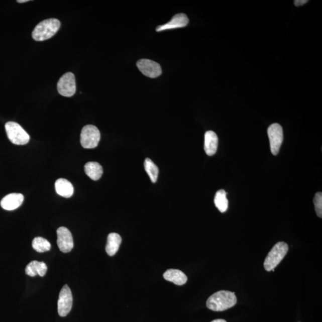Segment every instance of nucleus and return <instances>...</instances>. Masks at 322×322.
Listing matches in <instances>:
<instances>
[{
	"instance_id": "1",
	"label": "nucleus",
	"mask_w": 322,
	"mask_h": 322,
	"mask_svg": "<svg viewBox=\"0 0 322 322\" xmlns=\"http://www.w3.org/2000/svg\"><path fill=\"white\" fill-rule=\"evenodd\" d=\"M237 298L235 292L220 291L212 294L206 301V307L214 311H222L234 307Z\"/></svg>"
},
{
	"instance_id": "2",
	"label": "nucleus",
	"mask_w": 322,
	"mask_h": 322,
	"mask_svg": "<svg viewBox=\"0 0 322 322\" xmlns=\"http://www.w3.org/2000/svg\"><path fill=\"white\" fill-rule=\"evenodd\" d=\"M60 22L58 19H46L38 24L32 33L33 39L37 41H43L53 37L59 30Z\"/></svg>"
},
{
	"instance_id": "3",
	"label": "nucleus",
	"mask_w": 322,
	"mask_h": 322,
	"mask_svg": "<svg viewBox=\"0 0 322 322\" xmlns=\"http://www.w3.org/2000/svg\"><path fill=\"white\" fill-rule=\"evenodd\" d=\"M289 247L288 244L283 242H279L274 246L268 254L264 263V269L267 272L275 269L281 262L288 253Z\"/></svg>"
},
{
	"instance_id": "4",
	"label": "nucleus",
	"mask_w": 322,
	"mask_h": 322,
	"mask_svg": "<svg viewBox=\"0 0 322 322\" xmlns=\"http://www.w3.org/2000/svg\"><path fill=\"white\" fill-rule=\"evenodd\" d=\"M5 129L10 141L14 144L24 145L30 141V136L19 124L10 121L6 124Z\"/></svg>"
},
{
	"instance_id": "5",
	"label": "nucleus",
	"mask_w": 322,
	"mask_h": 322,
	"mask_svg": "<svg viewBox=\"0 0 322 322\" xmlns=\"http://www.w3.org/2000/svg\"><path fill=\"white\" fill-rule=\"evenodd\" d=\"M100 140V131L96 127L87 125L83 127L81 133V144L85 149L96 148Z\"/></svg>"
},
{
	"instance_id": "6",
	"label": "nucleus",
	"mask_w": 322,
	"mask_h": 322,
	"mask_svg": "<svg viewBox=\"0 0 322 322\" xmlns=\"http://www.w3.org/2000/svg\"><path fill=\"white\" fill-rule=\"evenodd\" d=\"M270 140L271 152L274 155L279 154L283 140V129L280 124L275 123L270 126L267 130Z\"/></svg>"
},
{
	"instance_id": "7",
	"label": "nucleus",
	"mask_w": 322,
	"mask_h": 322,
	"mask_svg": "<svg viewBox=\"0 0 322 322\" xmlns=\"http://www.w3.org/2000/svg\"><path fill=\"white\" fill-rule=\"evenodd\" d=\"M57 91L60 95L66 97L73 96L76 92V82L74 74L66 73L57 82Z\"/></svg>"
},
{
	"instance_id": "8",
	"label": "nucleus",
	"mask_w": 322,
	"mask_h": 322,
	"mask_svg": "<svg viewBox=\"0 0 322 322\" xmlns=\"http://www.w3.org/2000/svg\"><path fill=\"white\" fill-rule=\"evenodd\" d=\"M73 304V297L72 292L69 287L66 285L59 294L58 304V313L60 316L65 317L71 311Z\"/></svg>"
},
{
	"instance_id": "9",
	"label": "nucleus",
	"mask_w": 322,
	"mask_h": 322,
	"mask_svg": "<svg viewBox=\"0 0 322 322\" xmlns=\"http://www.w3.org/2000/svg\"><path fill=\"white\" fill-rule=\"evenodd\" d=\"M137 66L143 75L149 78H157L162 74L160 65L152 60L140 59L137 62Z\"/></svg>"
},
{
	"instance_id": "10",
	"label": "nucleus",
	"mask_w": 322,
	"mask_h": 322,
	"mask_svg": "<svg viewBox=\"0 0 322 322\" xmlns=\"http://www.w3.org/2000/svg\"><path fill=\"white\" fill-rule=\"evenodd\" d=\"M57 244L62 253H68L74 248V241L71 232L65 227H60L57 230Z\"/></svg>"
},
{
	"instance_id": "11",
	"label": "nucleus",
	"mask_w": 322,
	"mask_h": 322,
	"mask_svg": "<svg viewBox=\"0 0 322 322\" xmlns=\"http://www.w3.org/2000/svg\"><path fill=\"white\" fill-rule=\"evenodd\" d=\"M189 23V19L187 15L184 14H178L174 16L170 21L164 25H160L156 28L157 32L165 30H173V29L180 28L186 27Z\"/></svg>"
},
{
	"instance_id": "12",
	"label": "nucleus",
	"mask_w": 322,
	"mask_h": 322,
	"mask_svg": "<svg viewBox=\"0 0 322 322\" xmlns=\"http://www.w3.org/2000/svg\"><path fill=\"white\" fill-rule=\"evenodd\" d=\"M24 200V196L21 193H11L3 197L1 201V206L4 209L12 211L19 208Z\"/></svg>"
},
{
	"instance_id": "13",
	"label": "nucleus",
	"mask_w": 322,
	"mask_h": 322,
	"mask_svg": "<svg viewBox=\"0 0 322 322\" xmlns=\"http://www.w3.org/2000/svg\"><path fill=\"white\" fill-rule=\"evenodd\" d=\"M219 139L218 135L212 131H208L205 134L204 150L206 155L212 156L218 151Z\"/></svg>"
},
{
	"instance_id": "14",
	"label": "nucleus",
	"mask_w": 322,
	"mask_h": 322,
	"mask_svg": "<svg viewBox=\"0 0 322 322\" xmlns=\"http://www.w3.org/2000/svg\"><path fill=\"white\" fill-rule=\"evenodd\" d=\"M55 189L57 194L60 196L69 198L74 193V187L68 180L65 178H59L55 183Z\"/></svg>"
},
{
	"instance_id": "15",
	"label": "nucleus",
	"mask_w": 322,
	"mask_h": 322,
	"mask_svg": "<svg viewBox=\"0 0 322 322\" xmlns=\"http://www.w3.org/2000/svg\"><path fill=\"white\" fill-rule=\"evenodd\" d=\"M164 277L167 281L171 282L177 285H183L187 282V277L181 271L177 269H170L166 271Z\"/></svg>"
},
{
	"instance_id": "16",
	"label": "nucleus",
	"mask_w": 322,
	"mask_h": 322,
	"mask_svg": "<svg viewBox=\"0 0 322 322\" xmlns=\"http://www.w3.org/2000/svg\"><path fill=\"white\" fill-rule=\"evenodd\" d=\"M47 270V267L46 263L44 262H39L37 261H31L30 263L28 264L26 269H25V273L27 275L31 277L36 276L39 275L41 277L45 276Z\"/></svg>"
},
{
	"instance_id": "17",
	"label": "nucleus",
	"mask_w": 322,
	"mask_h": 322,
	"mask_svg": "<svg viewBox=\"0 0 322 322\" xmlns=\"http://www.w3.org/2000/svg\"><path fill=\"white\" fill-rule=\"evenodd\" d=\"M122 239L116 233H111L108 237L106 251L110 256H114L119 251Z\"/></svg>"
},
{
	"instance_id": "18",
	"label": "nucleus",
	"mask_w": 322,
	"mask_h": 322,
	"mask_svg": "<svg viewBox=\"0 0 322 322\" xmlns=\"http://www.w3.org/2000/svg\"><path fill=\"white\" fill-rule=\"evenodd\" d=\"M85 173L91 180H99L103 174V170L101 165L96 162H89L84 166Z\"/></svg>"
},
{
	"instance_id": "19",
	"label": "nucleus",
	"mask_w": 322,
	"mask_h": 322,
	"mask_svg": "<svg viewBox=\"0 0 322 322\" xmlns=\"http://www.w3.org/2000/svg\"><path fill=\"white\" fill-rule=\"evenodd\" d=\"M227 193L223 189L219 190L217 192L214 197L216 206L221 212H225L228 209L229 202Z\"/></svg>"
},
{
	"instance_id": "20",
	"label": "nucleus",
	"mask_w": 322,
	"mask_h": 322,
	"mask_svg": "<svg viewBox=\"0 0 322 322\" xmlns=\"http://www.w3.org/2000/svg\"><path fill=\"white\" fill-rule=\"evenodd\" d=\"M144 167L150 179L153 183L157 182L159 174V169L151 159L146 158L144 162Z\"/></svg>"
},
{
	"instance_id": "21",
	"label": "nucleus",
	"mask_w": 322,
	"mask_h": 322,
	"mask_svg": "<svg viewBox=\"0 0 322 322\" xmlns=\"http://www.w3.org/2000/svg\"><path fill=\"white\" fill-rule=\"evenodd\" d=\"M33 248L38 253H44L51 249V244L46 239L37 237L33 241Z\"/></svg>"
},
{
	"instance_id": "22",
	"label": "nucleus",
	"mask_w": 322,
	"mask_h": 322,
	"mask_svg": "<svg viewBox=\"0 0 322 322\" xmlns=\"http://www.w3.org/2000/svg\"><path fill=\"white\" fill-rule=\"evenodd\" d=\"M315 211L318 218H322V193L317 192L315 194L313 200Z\"/></svg>"
},
{
	"instance_id": "23",
	"label": "nucleus",
	"mask_w": 322,
	"mask_h": 322,
	"mask_svg": "<svg viewBox=\"0 0 322 322\" xmlns=\"http://www.w3.org/2000/svg\"><path fill=\"white\" fill-rule=\"evenodd\" d=\"M307 2V0H296V1H294V5L296 7H298V6L306 4Z\"/></svg>"
},
{
	"instance_id": "24",
	"label": "nucleus",
	"mask_w": 322,
	"mask_h": 322,
	"mask_svg": "<svg viewBox=\"0 0 322 322\" xmlns=\"http://www.w3.org/2000/svg\"><path fill=\"white\" fill-rule=\"evenodd\" d=\"M211 322H227L224 319H216L213 320Z\"/></svg>"
},
{
	"instance_id": "25",
	"label": "nucleus",
	"mask_w": 322,
	"mask_h": 322,
	"mask_svg": "<svg viewBox=\"0 0 322 322\" xmlns=\"http://www.w3.org/2000/svg\"><path fill=\"white\" fill-rule=\"evenodd\" d=\"M28 2H30V0H18V1H17V2L19 3H24Z\"/></svg>"
}]
</instances>
